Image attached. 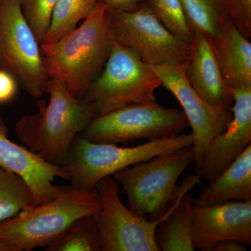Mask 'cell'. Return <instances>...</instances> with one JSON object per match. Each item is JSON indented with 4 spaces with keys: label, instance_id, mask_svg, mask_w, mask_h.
<instances>
[{
    "label": "cell",
    "instance_id": "obj_1",
    "mask_svg": "<svg viewBox=\"0 0 251 251\" xmlns=\"http://www.w3.org/2000/svg\"><path fill=\"white\" fill-rule=\"evenodd\" d=\"M112 48L103 0H99L80 27L58 41L41 44L49 78L58 80L77 99L85 97Z\"/></svg>",
    "mask_w": 251,
    "mask_h": 251
},
{
    "label": "cell",
    "instance_id": "obj_2",
    "mask_svg": "<svg viewBox=\"0 0 251 251\" xmlns=\"http://www.w3.org/2000/svg\"><path fill=\"white\" fill-rule=\"evenodd\" d=\"M49 102L39 104V113L23 118L16 126L20 139L46 161L64 166L74 139L95 115L84 99L75 98L58 80L50 77Z\"/></svg>",
    "mask_w": 251,
    "mask_h": 251
},
{
    "label": "cell",
    "instance_id": "obj_3",
    "mask_svg": "<svg viewBox=\"0 0 251 251\" xmlns=\"http://www.w3.org/2000/svg\"><path fill=\"white\" fill-rule=\"evenodd\" d=\"M100 209L97 189L62 186L56 197L31 204L17 215L0 222V242L17 251L46 247L78 218L94 215Z\"/></svg>",
    "mask_w": 251,
    "mask_h": 251
},
{
    "label": "cell",
    "instance_id": "obj_4",
    "mask_svg": "<svg viewBox=\"0 0 251 251\" xmlns=\"http://www.w3.org/2000/svg\"><path fill=\"white\" fill-rule=\"evenodd\" d=\"M192 145L191 133L150 140L130 148L119 147L116 144L94 143L79 134L69 148L64 168L72 187L93 190L100 180L117 172Z\"/></svg>",
    "mask_w": 251,
    "mask_h": 251
},
{
    "label": "cell",
    "instance_id": "obj_5",
    "mask_svg": "<svg viewBox=\"0 0 251 251\" xmlns=\"http://www.w3.org/2000/svg\"><path fill=\"white\" fill-rule=\"evenodd\" d=\"M161 86L151 66L112 37L111 52L103 72L83 99L96 117L126 105L154 103L155 92Z\"/></svg>",
    "mask_w": 251,
    "mask_h": 251
},
{
    "label": "cell",
    "instance_id": "obj_6",
    "mask_svg": "<svg viewBox=\"0 0 251 251\" xmlns=\"http://www.w3.org/2000/svg\"><path fill=\"white\" fill-rule=\"evenodd\" d=\"M192 146L140 162L112 175L127 197V207L150 221L160 219L173 197L178 179L194 163Z\"/></svg>",
    "mask_w": 251,
    "mask_h": 251
},
{
    "label": "cell",
    "instance_id": "obj_7",
    "mask_svg": "<svg viewBox=\"0 0 251 251\" xmlns=\"http://www.w3.org/2000/svg\"><path fill=\"white\" fill-rule=\"evenodd\" d=\"M188 127L182 110L154 102L126 105L94 117L80 135L94 143L117 145L173 136Z\"/></svg>",
    "mask_w": 251,
    "mask_h": 251
},
{
    "label": "cell",
    "instance_id": "obj_8",
    "mask_svg": "<svg viewBox=\"0 0 251 251\" xmlns=\"http://www.w3.org/2000/svg\"><path fill=\"white\" fill-rule=\"evenodd\" d=\"M0 69L34 98L46 92L49 77L41 45L23 14L21 0H0Z\"/></svg>",
    "mask_w": 251,
    "mask_h": 251
},
{
    "label": "cell",
    "instance_id": "obj_9",
    "mask_svg": "<svg viewBox=\"0 0 251 251\" xmlns=\"http://www.w3.org/2000/svg\"><path fill=\"white\" fill-rule=\"evenodd\" d=\"M107 22L112 37L151 67L179 65L187 58L190 44L168 30L143 0L130 11H107Z\"/></svg>",
    "mask_w": 251,
    "mask_h": 251
},
{
    "label": "cell",
    "instance_id": "obj_10",
    "mask_svg": "<svg viewBox=\"0 0 251 251\" xmlns=\"http://www.w3.org/2000/svg\"><path fill=\"white\" fill-rule=\"evenodd\" d=\"M100 209L94 214L103 251H161L155 239L157 225L164 217L150 221L126 207L120 185L112 176L96 186Z\"/></svg>",
    "mask_w": 251,
    "mask_h": 251
},
{
    "label": "cell",
    "instance_id": "obj_11",
    "mask_svg": "<svg viewBox=\"0 0 251 251\" xmlns=\"http://www.w3.org/2000/svg\"><path fill=\"white\" fill-rule=\"evenodd\" d=\"M151 68L161 80L162 86L177 99L187 119L192 130V147L197 172L204 148L211 139L226 129L232 120V112L230 109L214 108L203 100L186 78L183 64H163Z\"/></svg>",
    "mask_w": 251,
    "mask_h": 251
},
{
    "label": "cell",
    "instance_id": "obj_12",
    "mask_svg": "<svg viewBox=\"0 0 251 251\" xmlns=\"http://www.w3.org/2000/svg\"><path fill=\"white\" fill-rule=\"evenodd\" d=\"M191 232L195 250L211 251L221 241L251 244V200L192 206Z\"/></svg>",
    "mask_w": 251,
    "mask_h": 251
},
{
    "label": "cell",
    "instance_id": "obj_13",
    "mask_svg": "<svg viewBox=\"0 0 251 251\" xmlns=\"http://www.w3.org/2000/svg\"><path fill=\"white\" fill-rule=\"evenodd\" d=\"M232 118L204 148L196 174L210 183L251 145V87L233 88Z\"/></svg>",
    "mask_w": 251,
    "mask_h": 251
},
{
    "label": "cell",
    "instance_id": "obj_14",
    "mask_svg": "<svg viewBox=\"0 0 251 251\" xmlns=\"http://www.w3.org/2000/svg\"><path fill=\"white\" fill-rule=\"evenodd\" d=\"M0 167L22 178L30 188L34 204L57 196L62 186L53 184L56 178L69 179L64 166H56L25 148L8 136V128L0 117Z\"/></svg>",
    "mask_w": 251,
    "mask_h": 251
},
{
    "label": "cell",
    "instance_id": "obj_15",
    "mask_svg": "<svg viewBox=\"0 0 251 251\" xmlns=\"http://www.w3.org/2000/svg\"><path fill=\"white\" fill-rule=\"evenodd\" d=\"M183 68L188 82L206 103L216 108H231L232 90L220 65L212 38L193 33Z\"/></svg>",
    "mask_w": 251,
    "mask_h": 251
},
{
    "label": "cell",
    "instance_id": "obj_16",
    "mask_svg": "<svg viewBox=\"0 0 251 251\" xmlns=\"http://www.w3.org/2000/svg\"><path fill=\"white\" fill-rule=\"evenodd\" d=\"M199 182L197 176L191 175L177 184L174 196L167 204L164 217L155 230V239L160 250L195 251L191 232L193 196L190 191Z\"/></svg>",
    "mask_w": 251,
    "mask_h": 251
},
{
    "label": "cell",
    "instance_id": "obj_17",
    "mask_svg": "<svg viewBox=\"0 0 251 251\" xmlns=\"http://www.w3.org/2000/svg\"><path fill=\"white\" fill-rule=\"evenodd\" d=\"M220 65L231 88L251 87V44L230 20L213 38Z\"/></svg>",
    "mask_w": 251,
    "mask_h": 251
},
{
    "label": "cell",
    "instance_id": "obj_18",
    "mask_svg": "<svg viewBox=\"0 0 251 251\" xmlns=\"http://www.w3.org/2000/svg\"><path fill=\"white\" fill-rule=\"evenodd\" d=\"M251 200V145L207 186L193 198L195 206Z\"/></svg>",
    "mask_w": 251,
    "mask_h": 251
},
{
    "label": "cell",
    "instance_id": "obj_19",
    "mask_svg": "<svg viewBox=\"0 0 251 251\" xmlns=\"http://www.w3.org/2000/svg\"><path fill=\"white\" fill-rule=\"evenodd\" d=\"M193 32L215 37L225 21L229 19L222 0H179Z\"/></svg>",
    "mask_w": 251,
    "mask_h": 251
},
{
    "label": "cell",
    "instance_id": "obj_20",
    "mask_svg": "<svg viewBox=\"0 0 251 251\" xmlns=\"http://www.w3.org/2000/svg\"><path fill=\"white\" fill-rule=\"evenodd\" d=\"M48 251H100L101 240L94 215L81 216L46 247Z\"/></svg>",
    "mask_w": 251,
    "mask_h": 251
},
{
    "label": "cell",
    "instance_id": "obj_21",
    "mask_svg": "<svg viewBox=\"0 0 251 251\" xmlns=\"http://www.w3.org/2000/svg\"><path fill=\"white\" fill-rule=\"evenodd\" d=\"M99 0H58L43 44L54 42L70 34L82 20L88 17Z\"/></svg>",
    "mask_w": 251,
    "mask_h": 251
},
{
    "label": "cell",
    "instance_id": "obj_22",
    "mask_svg": "<svg viewBox=\"0 0 251 251\" xmlns=\"http://www.w3.org/2000/svg\"><path fill=\"white\" fill-rule=\"evenodd\" d=\"M31 204L32 193L25 181L0 167V222L14 217Z\"/></svg>",
    "mask_w": 251,
    "mask_h": 251
},
{
    "label": "cell",
    "instance_id": "obj_23",
    "mask_svg": "<svg viewBox=\"0 0 251 251\" xmlns=\"http://www.w3.org/2000/svg\"><path fill=\"white\" fill-rule=\"evenodd\" d=\"M155 16L175 35L188 44L193 32L187 22L179 0H143Z\"/></svg>",
    "mask_w": 251,
    "mask_h": 251
},
{
    "label": "cell",
    "instance_id": "obj_24",
    "mask_svg": "<svg viewBox=\"0 0 251 251\" xmlns=\"http://www.w3.org/2000/svg\"><path fill=\"white\" fill-rule=\"evenodd\" d=\"M58 0H21L23 14L39 44L45 40Z\"/></svg>",
    "mask_w": 251,
    "mask_h": 251
},
{
    "label": "cell",
    "instance_id": "obj_25",
    "mask_svg": "<svg viewBox=\"0 0 251 251\" xmlns=\"http://www.w3.org/2000/svg\"><path fill=\"white\" fill-rule=\"evenodd\" d=\"M231 22L238 30L251 37V0H222Z\"/></svg>",
    "mask_w": 251,
    "mask_h": 251
},
{
    "label": "cell",
    "instance_id": "obj_26",
    "mask_svg": "<svg viewBox=\"0 0 251 251\" xmlns=\"http://www.w3.org/2000/svg\"><path fill=\"white\" fill-rule=\"evenodd\" d=\"M17 80L9 73L0 69V104L9 103L18 92Z\"/></svg>",
    "mask_w": 251,
    "mask_h": 251
},
{
    "label": "cell",
    "instance_id": "obj_27",
    "mask_svg": "<svg viewBox=\"0 0 251 251\" xmlns=\"http://www.w3.org/2000/svg\"><path fill=\"white\" fill-rule=\"evenodd\" d=\"M142 0H103L108 11H126L135 9Z\"/></svg>",
    "mask_w": 251,
    "mask_h": 251
},
{
    "label": "cell",
    "instance_id": "obj_28",
    "mask_svg": "<svg viewBox=\"0 0 251 251\" xmlns=\"http://www.w3.org/2000/svg\"><path fill=\"white\" fill-rule=\"evenodd\" d=\"M247 245L232 239L221 241L214 246L211 251H247Z\"/></svg>",
    "mask_w": 251,
    "mask_h": 251
},
{
    "label": "cell",
    "instance_id": "obj_29",
    "mask_svg": "<svg viewBox=\"0 0 251 251\" xmlns=\"http://www.w3.org/2000/svg\"><path fill=\"white\" fill-rule=\"evenodd\" d=\"M0 251H17L14 247H11L9 244L0 242Z\"/></svg>",
    "mask_w": 251,
    "mask_h": 251
}]
</instances>
